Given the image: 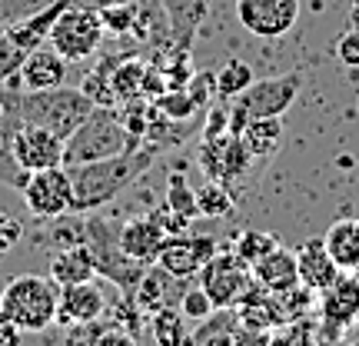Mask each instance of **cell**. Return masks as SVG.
<instances>
[{
  "label": "cell",
  "mask_w": 359,
  "mask_h": 346,
  "mask_svg": "<svg viewBox=\"0 0 359 346\" xmlns=\"http://www.w3.org/2000/svg\"><path fill=\"white\" fill-rule=\"evenodd\" d=\"M163 150H156L154 143H140L133 150H123L107 160H90V164H70V187H74V210L70 213H93L116 200L127 190L130 183L147 173L156 164V157Z\"/></svg>",
  "instance_id": "cell-1"
},
{
  "label": "cell",
  "mask_w": 359,
  "mask_h": 346,
  "mask_svg": "<svg viewBox=\"0 0 359 346\" xmlns=\"http://www.w3.org/2000/svg\"><path fill=\"white\" fill-rule=\"evenodd\" d=\"M4 97V114L20 120V124H37V127L53 130L57 137H70L74 130L87 120L97 103L90 100L83 90H67V87H53V90H7L0 93Z\"/></svg>",
  "instance_id": "cell-2"
},
{
  "label": "cell",
  "mask_w": 359,
  "mask_h": 346,
  "mask_svg": "<svg viewBox=\"0 0 359 346\" xmlns=\"http://www.w3.org/2000/svg\"><path fill=\"white\" fill-rule=\"evenodd\" d=\"M57 303H60V283L50 273H24L13 277L0 290V313L13 320L24 333H43L50 323H57Z\"/></svg>",
  "instance_id": "cell-3"
},
{
  "label": "cell",
  "mask_w": 359,
  "mask_h": 346,
  "mask_svg": "<svg viewBox=\"0 0 359 346\" xmlns=\"http://www.w3.org/2000/svg\"><path fill=\"white\" fill-rule=\"evenodd\" d=\"M123 150H133V143H130L120 107H97L64 140V167L90 164V160H107V157H116Z\"/></svg>",
  "instance_id": "cell-4"
},
{
  "label": "cell",
  "mask_w": 359,
  "mask_h": 346,
  "mask_svg": "<svg viewBox=\"0 0 359 346\" xmlns=\"http://www.w3.org/2000/svg\"><path fill=\"white\" fill-rule=\"evenodd\" d=\"M83 220H87V244L93 250V260H97V273H100L103 280H110L114 286H120L123 293L133 296V290H137L140 277L147 273V267L123 253L120 230L110 227V220L97 217V213H83Z\"/></svg>",
  "instance_id": "cell-5"
},
{
  "label": "cell",
  "mask_w": 359,
  "mask_h": 346,
  "mask_svg": "<svg viewBox=\"0 0 359 346\" xmlns=\"http://www.w3.org/2000/svg\"><path fill=\"white\" fill-rule=\"evenodd\" d=\"M103 34L107 30H103L100 11L67 4L64 11H60V17L53 20L47 44L64 57L67 64H74V60H87V57H93V53L100 51Z\"/></svg>",
  "instance_id": "cell-6"
},
{
  "label": "cell",
  "mask_w": 359,
  "mask_h": 346,
  "mask_svg": "<svg viewBox=\"0 0 359 346\" xmlns=\"http://www.w3.org/2000/svg\"><path fill=\"white\" fill-rule=\"evenodd\" d=\"M4 133H7V147H11L13 160L34 173V170L47 167H64V137H57L53 130L37 127V124H20L13 117L4 114Z\"/></svg>",
  "instance_id": "cell-7"
},
{
  "label": "cell",
  "mask_w": 359,
  "mask_h": 346,
  "mask_svg": "<svg viewBox=\"0 0 359 346\" xmlns=\"http://www.w3.org/2000/svg\"><path fill=\"white\" fill-rule=\"evenodd\" d=\"M359 320V277L356 273H339L333 286L320 293V320L316 336L320 346H339L343 330Z\"/></svg>",
  "instance_id": "cell-8"
},
{
  "label": "cell",
  "mask_w": 359,
  "mask_h": 346,
  "mask_svg": "<svg viewBox=\"0 0 359 346\" xmlns=\"http://www.w3.org/2000/svg\"><path fill=\"white\" fill-rule=\"evenodd\" d=\"M253 267L243 263L236 253H217L203 270H200V286L206 290V296L213 300L217 310H233L253 290Z\"/></svg>",
  "instance_id": "cell-9"
},
{
  "label": "cell",
  "mask_w": 359,
  "mask_h": 346,
  "mask_svg": "<svg viewBox=\"0 0 359 346\" xmlns=\"http://www.w3.org/2000/svg\"><path fill=\"white\" fill-rule=\"evenodd\" d=\"M24 204L37 220H60L74 210V187L67 167L34 170L24 183Z\"/></svg>",
  "instance_id": "cell-10"
},
{
  "label": "cell",
  "mask_w": 359,
  "mask_h": 346,
  "mask_svg": "<svg viewBox=\"0 0 359 346\" xmlns=\"http://www.w3.org/2000/svg\"><path fill=\"white\" fill-rule=\"evenodd\" d=\"M236 20L259 40H280L299 20V0H236Z\"/></svg>",
  "instance_id": "cell-11"
},
{
  "label": "cell",
  "mask_w": 359,
  "mask_h": 346,
  "mask_svg": "<svg viewBox=\"0 0 359 346\" xmlns=\"http://www.w3.org/2000/svg\"><path fill=\"white\" fill-rule=\"evenodd\" d=\"M257 160L246 150V143L240 133H217V137H203V150H200V167H203L206 180H217L223 187H230L233 180L246 177V170Z\"/></svg>",
  "instance_id": "cell-12"
},
{
  "label": "cell",
  "mask_w": 359,
  "mask_h": 346,
  "mask_svg": "<svg viewBox=\"0 0 359 346\" xmlns=\"http://www.w3.org/2000/svg\"><path fill=\"white\" fill-rule=\"evenodd\" d=\"M219 253V246L213 237H200V233H177V237H167V244L160 250V270L173 277V280H190L200 270L210 263V260Z\"/></svg>",
  "instance_id": "cell-13"
},
{
  "label": "cell",
  "mask_w": 359,
  "mask_h": 346,
  "mask_svg": "<svg viewBox=\"0 0 359 346\" xmlns=\"http://www.w3.org/2000/svg\"><path fill=\"white\" fill-rule=\"evenodd\" d=\"M303 90V77L299 74H283V77H266V80H253L250 87L233 97V100L243 107L250 120L253 117H286V110L296 103Z\"/></svg>",
  "instance_id": "cell-14"
},
{
  "label": "cell",
  "mask_w": 359,
  "mask_h": 346,
  "mask_svg": "<svg viewBox=\"0 0 359 346\" xmlns=\"http://www.w3.org/2000/svg\"><path fill=\"white\" fill-rule=\"evenodd\" d=\"M103 310H107V300H103L100 286L93 280L60 286V303H57V323L60 326H90L103 317Z\"/></svg>",
  "instance_id": "cell-15"
},
{
  "label": "cell",
  "mask_w": 359,
  "mask_h": 346,
  "mask_svg": "<svg viewBox=\"0 0 359 346\" xmlns=\"http://www.w3.org/2000/svg\"><path fill=\"white\" fill-rule=\"evenodd\" d=\"M233 313H236V326L246 330V333H269V330H276L280 323H286L276 293L263 290L259 283H253V290L233 307Z\"/></svg>",
  "instance_id": "cell-16"
},
{
  "label": "cell",
  "mask_w": 359,
  "mask_h": 346,
  "mask_svg": "<svg viewBox=\"0 0 359 346\" xmlns=\"http://www.w3.org/2000/svg\"><path fill=\"white\" fill-rule=\"evenodd\" d=\"M160 11L170 27V47L190 51L210 13V0H160Z\"/></svg>",
  "instance_id": "cell-17"
},
{
  "label": "cell",
  "mask_w": 359,
  "mask_h": 346,
  "mask_svg": "<svg viewBox=\"0 0 359 346\" xmlns=\"http://www.w3.org/2000/svg\"><path fill=\"white\" fill-rule=\"evenodd\" d=\"M293 253H296V267H299V283L306 290H313V293H323L326 286H333L339 280V273H343L333 263L330 250L323 244V237L320 240H303Z\"/></svg>",
  "instance_id": "cell-18"
},
{
  "label": "cell",
  "mask_w": 359,
  "mask_h": 346,
  "mask_svg": "<svg viewBox=\"0 0 359 346\" xmlns=\"http://www.w3.org/2000/svg\"><path fill=\"white\" fill-rule=\"evenodd\" d=\"M20 87L24 90H53V87H64L67 80V60L60 53L53 51L50 44H43L37 51H30L20 64Z\"/></svg>",
  "instance_id": "cell-19"
},
{
  "label": "cell",
  "mask_w": 359,
  "mask_h": 346,
  "mask_svg": "<svg viewBox=\"0 0 359 346\" xmlns=\"http://www.w3.org/2000/svg\"><path fill=\"white\" fill-rule=\"evenodd\" d=\"M163 244H167V233L160 230L150 217L127 220L120 227V246H123V253L133 257L137 263H143V267H154Z\"/></svg>",
  "instance_id": "cell-20"
},
{
  "label": "cell",
  "mask_w": 359,
  "mask_h": 346,
  "mask_svg": "<svg viewBox=\"0 0 359 346\" xmlns=\"http://www.w3.org/2000/svg\"><path fill=\"white\" fill-rule=\"evenodd\" d=\"M70 0H50L47 7H40V11L27 13V17H20V20H13V24L4 27V34L20 47V51H37V47H43L47 44V37H50V27L53 20L60 17V11H64Z\"/></svg>",
  "instance_id": "cell-21"
},
{
  "label": "cell",
  "mask_w": 359,
  "mask_h": 346,
  "mask_svg": "<svg viewBox=\"0 0 359 346\" xmlns=\"http://www.w3.org/2000/svg\"><path fill=\"white\" fill-rule=\"evenodd\" d=\"M253 280L269 290V293H290L293 286H299V267H296V253L286 250V246H276L269 250L266 257L253 263Z\"/></svg>",
  "instance_id": "cell-22"
},
{
  "label": "cell",
  "mask_w": 359,
  "mask_h": 346,
  "mask_svg": "<svg viewBox=\"0 0 359 346\" xmlns=\"http://www.w3.org/2000/svg\"><path fill=\"white\" fill-rule=\"evenodd\" d=\"M50 277L60 286H70V283H87L97 277V260H93V250L90 244H74V246H60L50 260Z\"/></svg>",
  "instance_id": "cell-23"
},
{
  "label": "cell",
  "mask_w": 359,
  "mask_h": 346,
  "mask_svg": "<svg viewBox=\"0 0 359 346\" xmlns=\"http://www.w3.org/2000/svg\"><path fill=\"white\" fill-rule=\"evenodd\" d=\"M323 244H326L333 263L343 270V273H359V220L339 217L333 227L326 230Z\"/></svg>",
  "instance_id": "cell-24"
},
{
  "label": "cell",
  "mask_w": 359,
  "mask_h": 346,
  "mask_svg": "<svg viewBox=\"0 0 359 346\" xmlns=\"http://www.w3.org/2000/svg\"><path fill=\"white\" fill-rule=\"evenodd\" d=\"M143 74H147V60L143 57H130V53L116 57L114 70H110V87H114L116 107H130V103L143 100Z\"/></svg>",
  "instance_id": "cell-25"
},
{
  "label": "cell",
  "mask_w": 359,
  "mask_h": 346,
  "mask_svg": "<svg viewBox=\"0 0 359 346\" xmlns=\"http://www.w3.org/2000/svg\"><path fill=\"white\" fill-rule=\"evenodd\" d=\"M240 137L253 160H269L283 147V117H253Z\"/></svg>",
  "instance_id": "cell-26"
},
{
  "label": "cell",
  "mask_w": 359,
  "mask_h": 346,
  "mask_svg": "<svg viewBox=\"0 0 359 346\" xmlns=\"http://www.w3.org/2000/svg\"><path fill=\"white\" fill-rule=\"evenodd\" d=\"M266 346H320L316 323L309 320V317H299V320L280 323L276 330H269Z\"/></svg>",
  "instance_id": "cell-27"
},
{
  "label": "cell",
  "mask_w": 359,
  "mask_h": 346,
  "mask_svg": "<svg viewBox=\"0 0 359 346\" xmlns=\"http://www.w3.org/2000/svg\"><path fill=\"white\" fill-rule=\"evenodd\" d=\"M116 57H120V53H114V57H103L100 64L93 67L87 77H83V84H80V90H83V93H87L97 107H116L114 87H110V70H114Z\"/></svg>",
  "instance_id": "cell-28"
},
{
  "label": "cell",
  "mask_w": 359,
  "mask_h": 346,
  "mask_svg": "<svg viewBox=\"0 0 359 346\" xmlns=\"http://www.w3.org/2000/svg\"><path fill=\"white\" fill-rule=\"evenodd\" d=\"M253 80H257L253 67L246 64V60H240V57H233V60H226V67L217 74V97L219 100H233V97H240Z\"/></svg>",
  "instance_id": "cell-29"
},
{
  "label": "cell",
  "mask_w": 359,
  "mask_h": 346,
  "mask_svg": "<svg viewBox=\"0 0 359 346\" xmlns=\"http://www.w3.org/2000/svg\"><path fill=\"white\" fill-rule=\"evenodd\" d=\"M196 206H200V217L223 220L233 213V193L217 180H206L203 187H196Z\"/></svg>",
  "instance_id": "cell-30"
},
{
  "label": "cell",
  "mask_w": 359,
  "mask_h": 346,
  "mask_svg": "<svg viewBox=\"0 0 359 346\" xmlns=\"http://www.w3.org/2000/svg\"><path fill=\"white\" fill-rule=\"evenodd\" d=\"M154 107L163 117H170V120H193V117H200L206 110V107H200V100H196V97H193L187 87L160 93V97L154 100Z\"/></svg>",
  "instance_id": "cell-31"
},
{
  "label": "cell",
  "mask_w": 359,
  "mask_h": 346,
  "mask_svg": "<svg viewBox=\"0 0 359 346\" xmlns=\"http://www.w3.org/2000/svg\"><path fill=\"white\" fill-rule=\"evenodd\" d=\"M183 313L173 307H160L156 313H150V330H154L156 346H183L187 333H183Z\"/></svg>",
  "instance_id": "cell-32"
},
{
  "label": "cell",
  "mask_w": 359,
  "mask_h": 346,
  "mask_svg": "<svg viewBox=\"0 0 359 346\" xmlns=\"http://www.w3.org/2000/svg\"><path fill=\"white\" fill-rule=\"evenodd\" d=\"M280 246V240L273 237V233L266 230H243L240 237H236V246H233V253L243 260V263H259V260L266 257L269 250H276Z\"/></svg>",
  "instance_id": "cell-33"
},
{
  "label": "cell",
  "mask_w": 359,
  "mask_h": 346,
  "mask_svg": "<svg viewBox=\"0 0 359 346\" xmlns=\"http://www.w3.org/2000/svg\"><path fill=\"white\" fill-rule=\"evenodd\" d=\"M163 204L173 206L177 213H183V217L190 220H200V206H196V190H193L190 183H187V177L183 173H173V177L167 180V197H163Z\"/></svg>",
  "instance_id": "cell-34"
},
{
  "label": "cell",
  "mask_w": 359,
  "mask_h": 346,
  "mask_svg": "<svg viewBox=\"0 0 359 346\" xmlns=\"http://www.w3.org/2000/svg\"><path fill=\"white\" fill-rule=\"evenodd\" d=\"M133 300H137V307L143 313H156L160 307H167V286H163V277L160 273H143L140 283H137V290H133Z\"/></svg>",
  "instance_id": "cell-35"
},
{
  "label": "cell",
  "mask_w": 359,
  "mask_h": 346,
  "mask_svg": "<svg viewBox=\"0 0 359 346\" xmlns=\"http://www.w3.org/2000/svg\"><path fill=\"white\" fill-rule=\"evenodd\" d=\"M137 11L140 4L137 0H127V4H114V7H103L100 20L107 34H116V37H127L133 34V24H137Z\"/></svg>",
  "instance_id": "cell-36"
},
{
  "label": "cell",
  "mask_w": 359,
  "mask_h": 346,
  "mask_svg": "<svg viewBox=\"0 0 359 346\" xmlns=\"http://www.w3.org/2000/svg\"><path fill=\"white\" fill-rule=\"evenodd\" d=\"M180 313H183V320H210L213 313H217V307H213V300L206 296L203 286H190L187 293H183V300H180Z\"/></svg>",
  "instance_id": "cell-37"
},
{
  "label": "cell",
  "mask_w": 359,
  "mask_h": 346,
  "mask_svg": "<svg viewBox=\"0 0 359 346\" xmlns=\"http://www.w3.org/2000/svg\"><path fill=\"white\" fill-rule=\"evenodd\" d=\"M283 307V317L286 320H299V317H309V310H313V290H306L303 283L293 286L290 293H280L276 296Z\"/></svg>",
  "instance_id": "cell-38"
},
{
  "label": "cell",
  "mask_w": 359,
  "mask_h": 346,
  "mask_svg": "<svg viewBox=\"0 0 359 346\" xmlns=\"http://www.w3.org/2000/svg\"><path fill=\"white\" fill-rule=\"evenodd\" d=\"M24 57H27V51H20V47H17L7 34H0V87H4L13 74H20Z\"/></svg>",
  "instance_id": "cell-39"
},
{
  "label": "cell",
  "mask_w": 359,
  "mask_h": 346,
  "mask_svg": "<svg viewBox=\"0 0 359 346\" xmlns=\"http://www.w3.org/2000/svg\"><path fill=\"white\" fill-rule=\"evenodd\" d=\"M150 220H154V223L163 233H167V237H177V233H187V230H190V220L183 217V213H177V210H173V206H167V204L156 206L154 213H150Z\"/></svg>",
  "instance_id": "cell-40"
},
{
  "label": "cell",
  "mask_w": 359,
  "mask_h": 346,
  "mask_svg": "<svg viewBox=\"0 0 359 346\" xmlns=\"http://www.w3.org/2000/svg\"><path fill=\"white\" fill-rule=\"evenodd\" d=\"M333 51H336V60H339V64L356 70L359 67V27H349L346 34H339Z\"/></svg>",
  "instance_id": "cell-41"
},
{
  "label": "cell",
  "mask_w": 359,
  "mask_h": 346,
  "mask_svg": "<svg viewBox=\"0 0 359 346\" xmlns=\"http://www.w3.org/2000/svg\"><path fill=\"white\" fill-rule=\"evenodd\" d=\"M47 4H50V0H0V27L13 24V20H20L27 13L47 7Z\"/></svg>",
  "instance_id": "cell-42"
},
{
  "label": "cell",
  "mask_w": 359,
  "mask_h": 346,
  "mask_svg": "<svg viewBox=\"0 0 359 346\" xmlns=\"http://www.w3.org/2000/svg\"><path fill=\"white\" fill-rule=\"evenodd\" d=\"M20 237H24L20 220H13L11 213H4V210H0V257H4V253H11L13 246L20 244Z\"/></svg>",
  "instance_id": "cell-43"
},
{
  "label": "cell",
  "mask_w": 359,
  "mask_h": 346,
  "mask_svg": "<svg viewBox=\"0 0 359 346\" xmlns=\"http://www.w3.org/2000/svg\"><path fill=\"white\" fill-rule=\"evenodd\" d=\"M93 346H137V340L127 330L114 326V330H103L100 336H93Z\"/></svg>",
  "instance_id": "cell-44"
},
{
  "label": "cell",
  "mask_w": 359,
  "mask_h": 346,
  "mask_svg": "<svg viewBox=\"0 0 359 346\" xmlns=\"http://www.w3.org/2000/svg\"><path fill=\"white\" fill-rule=\"evenodd\" d=\"M20 336H24V330L0 313V346H20Z\"/></svg>",
  "instance_id": "cell-45"
},
{
  "label": "cell",
  "mask_w": 359,
  "mask_h": 346,
  "mask_svg": "<svg viewBox=\"0 0 359 346\" xmlns=\"http://www.w3.org/2000/svg\"><path fill=\"white\" fill-rule=\"evenodd\" d=\"M77 7H93V11H103V7H114V4H127V0H70Z\"/></svg>",
  "instance_id": "cell-46"
},
{
  "label": "cell",
  "mask_w": 359,
  "mask_h": 346,
  "mask_svg": "<svg viewBox=\"0 0 359 346\" xmlns=\"http://www.w3.org/2000/svg\"><path fill=\"white\" fill-rule=\"evenodd\" d=\"M359 17V0H353V20Z\"/></svg>",
  "instance_id": "cell-47"
},
{
  "label": "cell",
  "mask_w": 359,
  "mask_h": 346,
  "mask_svg": "<svg viewBox=\"0 0 359 346\" xmlns=\"http://www.w3.org/2000/svg\"><path fill=\"white\" fill-rule=\"evenodd\" d=\"M4 143H7V133H4V127H0V150H4Z\"/></svg>",
  "instance_id": "cell-48"
},
{
  "label": "cell",
  "mask_w": 359,
  "mask_h": 346,
  "mask_svg": "<svg viewBox=\"0 0 359 346\" xmlns=\"http://www.w3.org/2000/svg\"><path fill=\"white\" fill-rule=\"evenodd\" d=\"M0 124H4V97H0Z\"/></svg>",
  "instance_id": "cell-49"
}]
</instances>
